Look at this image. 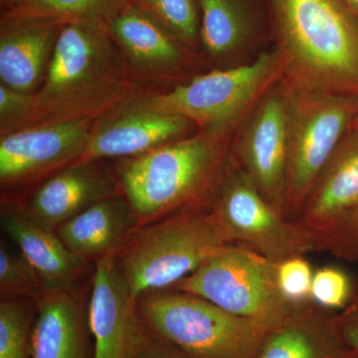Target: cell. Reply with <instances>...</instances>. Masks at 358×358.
I'll list each match as a JSON object with an SVG mask.
<instances>
[{"label": "cell", "mask_w": 358, "mask_h": 358, "mask_svg": "<svg viewBox=\"0 0 358 358\" xmlns=\"http://www.w3.org/2000/svg\"><path fill=\"white\" fill-rule=\"evenodd\" d=\"M141 93L108 25H64L42 86L33 124L96 121ZM32 124V126H33Z\"/></svg>", "instance_id": "1"}, {"label": "cell", "mask_w": 358, "mask_h": 358, "mask_svg": "<svg viewBox=\"0 0 358 358\" xmlns=\"http://www.w3.org/2000/svg\"><path fill=\"white\" fill-rule=\"evenodd\" d=\"M238 129H197L147 154L122 159L117 179L141 226L206 208L232 162Z\"/></svg>", "instance_id": "2"}, {"label": "cell", "mask_w": 358, "mask_h": 358, "mask_svg": "<svg viewBox=\"0 0 358 358\" xmlns=\"http://www.w3.org/2000/svg\"><path fill=\"white\" fill-rule=\"evenodd\" d=\"M285 78L358 96V21L341 0H271Z\"/></svg>", "instance_id": "3"}, {"label": "cell", "mask_w": 358, "mask_h": 358, "mask_svg": "<svg viewBox=\"0 0 358 358\" xmlns=\"http://www.w3.org/2000/svg\"><path fill=\"white\" fill-rule=\"evenodd\" d=\"M230 243L210 208L192 209L141 226L115 260L138 300L150 292L173 288Z\"/></svg>", "instance_id": "4"}, {"label": "cell", "mask_w": 358, "mask_h": 358, "mask_svg": "<svg viewBox=\"0 0 358 358\" xmlns=\"http://www.w3.org/2000/svg\"><path fill=\"white\" fill-rule=\"evenodd\" d=\"M136 305L148 331L192 358H255L271 327L174 289L143 294Z\"/></svg>", "instance_id": "5"}, {"label": "cell", "mask_w": 358, "mask_h": 358, "mask_svg": "<svg viewBox=\"0 0 358 358\" xmlns=\"http://www.w3.org/2000/svg\"><path fill=\"white\" fill-rule=\"evenodd\" d=\"M285 70L275 49L250 64L197 75L162 93H141V99L152 109L190 120L197 129H239Z\"/></svg>", "instance_id": "6"}, {"label": "cell", "mask_w": 358, "mask_h": 358, "mask_svg": "<svg viewBox=\"0 0 358 358\" xmlns=\"http://www.w3.org/2000/svg\"><path fill=\"white\" fill-rule=\"evenodd\" d=\"M289 102L287 218L293 221L352 129L358 96L308 88L282 78Z\"/></svg>", "instance_id": "7"}, {"label": "cell", "mask_w": 358, "mask_h": 358, "mask_svg": "<svg viewBox=\"0 0 358 358\" xmlns=\"http://www.w3.org/2000/svg\"><path fill=\"white\" fill-rule=\"evenodd\" d=\"M277 267L278 263L246 245L230 243L171 289L196 294L226 312L272 327L293 305L280 291Z\"/></svg>", "instance_id": "8"}, {"label": "cell", "mask_w": 358, "mask_h": 358, "mask_svg": "<svg viewBox=\"0 0 358 358\" xmlns=\"http://www.w3.org/2000/svg\"><path fill=\"white\" fill-rule=\"evenodd\" d=\"M293 221L313 251L358 262V131L341 141Z\"/></svg>", "instance_id": "9"}, {"label": "cell", "mask_w": 358, "mask_h": 358, "mask_svg": "<svg viewBox=\"0 0 358 358\" xmlns=\"http://www.w3.org/2000/svg\"><path fill=\"white\" fill-rule=\"evenodd\" d=\"M209 208L232 243L246 245L273 262L315 252L301 228L264 199L233 159Z\"/></svg>", "instance_id": "10"}, {"label": "cell", "mask_w": 358, "mask_h": 358, "mask_svg": "<svg viewBox=\"0 0 358 358\" xmlns=\"http://www.w3.org/2000/svg\"><path fill=\"white\" fill-rule=\"evenodd\" d=\"M232 159L264 199L287 218L289 102L282 80L261 99L238 129Z\"/></svg>", "instance_id": "11"}, {"label": "cell", "mask_w": 358, "mask_h": 358, "mask_svg": "<svg viewBox=\"0 0 358 358\" xmlns=\"http://www.w3.org/2000/svg\"><path fill=\"white\" fill-rule=\"evenodd\" d=\"M94 122L79 120L33 124L1 136V185H25L81 159Z\"/></svg>", "instance_id": "12"}, {"label": "cell", "mask_w": 358, "mask_h": 358, "mask_svg": "<svg viewBox=\"0 0 358 358\" xmlns=\"http://www.w3.org/2000/svg\"><path fill=\"white\" fill-rule=\"evenodd\" d=\"M108 29L138 84L173 83L187 77L196 65L195 51L129 2Z\"/></svg>", "instance_id": "13"}, {"label": "cell", "mask_w": 358, "mask_h": 358, "mask_svg": "<svg viewBox=\"0 0 358 358\" xmlns=\"http://www.w3.org/2000/svg\"><path fill=\"white\" fill-rule=\"evenodd\" d=\"M141 94L94 122L80 160L128 159L189 136L190 120L152 109Z\"/></svg>", "instance_id": "14"}, {"label": "cell", "mask_w": 358, "mask_h": 358, "mask_svg": "<svg viewBox=\"0 0 358 358\" xmlns=\"http://www.w3.org/2000/svg\"><path fill=\"white\" fill-rule=\"evenodd\" d=\"M88 307L93 358H134L145 334L136 298L115 263V255L95 262Z\"/></svg>", "instance_id": "15"}, {"label": "cell", "mask_w": 358, "mask_h": 358, "mask_svg": "<svg viewBox=\"0 0 358 358\" xmlns=\"http://www.w3.org/2000/svg\"><path fill=\"white\" fill-rule=\"evenodd\" d=\"M119 179L100 160H78L52 173L23 209L42 225L56 231L101 200L119 194Z\"/></svg>", "instance_id": "16"}, {"label": "cell", "mask_w": 358, "mask_h": 358, "mask_svg": "<svg viewBox=\"0 0 358 358\" xmlns=\"http://www.w3.org/2000/svg\"><path fill=\"white\" fill-rule=\"evenodd\" d=\"M338 315L312 300L293 303L268 329L255 358H346L352 350L341 333Z\"/></svg>", "instance_id": "17"}, {"label": "cell", "mask_w": 358, "mask_h": 358, "mask_svg": "<svg viewBox=\"0 0 358 358\" xmlns=\"http://www.w3.org/2000/svg\"><path fill=\"white\" fill-rule=\"evenodd\" d=\"M1 228L38 275L44 292L74 291L87 262L68 249L56 231L14 204L1 207Z\"/></svg>", "instance_id": "18"}, {"label": "cell", "mask_w": 358, "mask_h": 358, "mask_svg": "<svg viewBox=\"0 0 358 358\" xmlns=\"http://www.w3.org/2000/svg\"><path fill=\"white\" fill-rule=\"evenodd\" d=\"M88 310L74 291L43 292L35 301L32 358H93Z\"/></svg>", "instance_id": "19"}, {"label": "cell", "mask_w": 358, "mask_h": 358, "mask_svg": "<svg viewBox=\"0 0 358 358\" xmlns=\"http://www.w3.org/2000/svg\"><path fill=\"white\" fill-rule=\"evenodd\" d=\"M138 228L136 212L119 193L92 205L56 232L72 253L90 263L115 255Z\"/></svg>", "instance_id": "20"}, {"label": "cell", "mask_w": 358, "mask_h": 358, "mask_svg": "<svg viewBox=\"0 0 358 358\" xmlns=\"http://www.w3.org/2000/svg\"><path fill=\"white\" fill-rule=\"evenodd\" d=\"M63 27L53 22L1 23L0 84L22 93H36Z\"/></svg>", "instance_id": "21"}, {"label": "cell", "mask_w": 358, "mask_h": 358, "mask_svg": "<svg viewBox=\"0 0 358 358\" xmlns=\"http://www.w3.org/2000/svg\"><path fill=\"white\" fill-rule=\"evenodd\" d=\"M200 44L212 60H227L249 41L253 30L244 0H199Z\"/></svg>", "instance_id": "22"}, {"label": "cell", "mask_w": 358, "mask_h": 358, "mask_svg": "<svg viewBox=\"0 0 358 358\" xmlns=\"http://www.w3.org/2000/svg\"><path fill=\"white\" fill-rule=\"evenodd\" d=\"M128 3L129 0H13L2 8L1 23L66 25L91 21L108 25Z\"/></svg>", "instance_id": "23"}, {"label": "cell", "mask_w": 358, "mask_h": 358, "mask_svg": "<svg viewBox=\"0 0 358 358\" xmlns=\"http://www.w3.org/2000/svg\"><path fill=\"white\" fill-rule=\"evenodd\" d=\"M34 306L27 299L1 296L0 358H32L31 334Z\"/></svg>", "instance_id": "24"}, {"label": "cell", "mask_w": 358, "mask_h": 358, "mask_svg": "<svg viewBox=\"0 0 358 358\" xmlns=\"http://www.w3.org/2000/svg\"><path fill=\"white\" fill-rule=\"evenodd\" d=\"M195 51L200 44L199 0H129Z\"/></svg>", "instance_id": "25"}, {"label": "cell", "mask_w": 358, "mask_h": 358, "mask_svg": "<svg viewBox=\"0 0 358 358\" xmlns=\"http://www.w3.org/2000/svg\"><path fill=\"white\" fill-rule=\"evenodd\" d=\"M44 289L37 273L21 254L1 240L0 243V294L1 296L36 301Z\"/></svg>", "instance_id": "26"}, {"label": "cell", "mask_w": 358, "mask_h": 358, "mask_svg": "<svg viewBox=\"0 0 358 358\" xmlns=\"http://www.w3.org/2000/svg\"><path fill=\"white\" fill-rule=\"evenodd\" d=\"M353 275L336 266H324L313 272L310 299L320 307L341 312L352 300Z\"/></svg>", "instance_id": "27"}, {"label": "cell", "mask_w": 358, "mask_h": 358, "mask_svg": "<svg viewBox=\"0 0 358 358\" xmlns=\"http://www.w3.org/2000/svg\"><path fill=\"white\" fill-rule=\"evenodd\" d=\"M313 272L305 256L291 257L278 263V285L285 299L291 303L312 300Z\"/></svg>", "instance_id": "28"}, {"label": "cell", "mask_w": 358, "mask_h": 358, "mask_svg": "<svg viewBox=\"0 0 358 358\" xmlns=\"http://www.w3.org/2000/svg\"><path fill=\"white\" fill-rule=\"evenodd\" d=\"M35 94L22 93L0 84V136L32 126Z\"/></svg>", "instance_id": "29"}, {"label": "cell", "mask_w": 358, "mask_h": 358, "mask_svg": "<svg viewBox=\"0 0 358 358\" xmlns=\"http://www.w3.org/2000/svg\"><path fill=\"white\" fill-rule=\"evenodd\" d=\"M338 322L346 345L358 352V273L353 275L352 300L338 313Z\"/></svg>", "instance_id": "30"}, {"label": "cell", "mask_w": 358, "mask_h": 358, "mask_svg": "<svg viewBox=\"0 0 358 358\" xmlns=\"http://www.w3.org/2000/svg\"><path fill=\"white\" fill-rule=\"evenodd\" d=\"M145 327V326H143ZM134 358H192L173 343L145 329L140 346Z\"/></svg>", "instance_id": "31"}, {"label": "cell", "mask_w": 358, "mask_h": 358, "mask_svg": "<svg viewBox=\"0 0 358 358\" xmlns=\"http://www.w3.org/2000/svg\"><path fill=\"white\" fill-rule=\"evenodd\" d=\"M358 21V0H341Z\"/></svg>", "instance_id": "32"}, {"label": "cell", "mask_w": 358, "mask_h": 358, "mask_svg": "<svg viewBox=\"0 0 358 358\" xmlns=\"http://www.w3.org/2000/svg\"><path fill=\"white\" fill-rule=\"evenodd\" d=\"M353 129V131H358V110L357 114H355V117H353L352 129Z\"/></svg>", "instance_id": "33"}, {"label": "cell", "mask_w": 358, "mask_h": 358, "mask_svg": "<svg viewBox=\"0 0 358 358\" xmlns=\"http://www.w3.org/2000/svg\"><path fill=\"white\" fill-rule=\"evenodd\" d=\"M1 1V7L4 8V7L8 6L9 3L13 1V0H0Z\"/></svg>", "instance_id": "34"}, {"label": "cell", "mask_w": 358, "mask_h": 358, "mask_svg": "<svg viewBox=\"0 0 358 358\" xmlns=\"http://www.w3.org/2000/svg\"><path fill=\"white\" fill-rule=\"evenodd\" d=\"M346 358H358V352L352 350V352H350V355L346 357Z\"/></svg>", "instance_id": "35"}]
</instances>
